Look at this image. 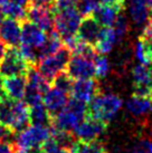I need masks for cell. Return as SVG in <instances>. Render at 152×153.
<instances>
[{"mask_svg":"<svg viewBox=\"0 0 152 153\" xmlns=\"http://www.w3.org/2000/svg\"><path fill=\"white\" fill-rule=\"evenodd\" d=\"M51 136V128L31 125L17 133L13 141L15 153H40L42 146Z\"/></svg>","mask_w":152,"mask_h":153,"instance_id":"cell-1","label":"cell"},{"mask_svg":"<svg viewBox=\"0 0 152 153\" xmlns=\"http://www.w3.org/2000/svg\"><path fill=\"white\" fill-rule=\"evenodd\" d=\"M123 101L113 93H98L89 105V116L100 120L105 124L110 123L122 108Z\"/></svg>","mask_w":152,"mask_h":153,"instance_id":"cell-2","label":"cell"},{"mask_svg":"<svg viewBox=\"0 0 152 153\" xmlns=\"http://www.w3.org/2000/svg\"><path fill=\"white\" fill-rule=\"evenodd\" d=\"M89 107L86 103L78 101L76 98L69 100L68 104L62 112L53 116L51 128L63 131H74L77 125L87 117Z\"/></svg>","mask_w":152,"mask_h":153,"instance_id":"cell-3","label":"cell"},{"mask_svg":"<svg viewBox=\"0 0 152 153\" xmlns=\"http://www.w3.org/2000/svg\"><path fill=\"white\" fill-rule=\"evenodd\" d=\"M71 57H72V51L67 47L63 46L57 53L46 56L39 60L37 63L38 71L46 79L51 83L58 74L66 69Z\"/></svg>","mask_w":152,"mask_h":153,"instance_id":"cell-4","label":"cell"},{"mask_svg":"<svg viewBox=\"0 0 152 153\" xmlns=\"http://www.w3.org/2000/svg\"><path fill=\"white\" fill-rule=\"evenodd\" d=\"M82 22V15L75 8L60 10L56 13L54 20V28L62 37V39L76 36Z\"/></svg>","mask_w":152,"mask_h":153,"instance_id":"cell-5","label":"cell"},{"mask_svg":"<svg viewBox=\"0 0 152 153\" xmlns=\"http://www.w3.org/2000/svg\"><path fill=\"white\" fill-rule=\"evenodd\" d=\"M106 124L100 120L89 116L80 122L74 130V135L78 142H93L104 134Z\"/></svg>","mask_w":152,"mask_h":153,"instance_id":"cell-6","label":"cell"},{"mask_svg":"<svg viewBox=\"0 0 152 153\" xmlns=\"http://www.w3.org/2000/svg\"><path fill=\"white\" fill-rule=\"evenodd\" d=\"M29 65L22 59L17 47H11L0 63V74L4 77H11L17 75H26Z\"/></svg>","mask_w":152,"mask_h":153,"instance_id":"cell-7","label":"cell"},{"mask_svg":"<svg viewBox=\"0 0 152 153\" xmlns=\"http://www.w3.org/2000/svg\"><path fill=\"white\" fill-rule=\"evenodd\" d=\"M66 73L73 79H89L95 76L94 62L80 55H73L68 62Z\"/></svg>","mask_w":152,"mask_h":153,"instance_id":"cell-8","label":"cell"},{"mask_svg":"<svg viewBox=\"0 0 152 153\" xmlns=\"http://www.w3.org/2000/svg\"><path fill=\"white\" fill-rule=\"evenodd\" d=\"M27 18L29 19L30 22L38 26L46 33L51 31L54 28L55 17L53 15V11L51 10V7L33 4L27 10Z\"/></svg>","mask_w":152,"mask_h":153,"instance_id":"cell-9","label":"cell"},{"mask_svg":"<svg viewBox=\"0 0 152 153\" xmlns=\"http://www.w3.org/2000/svg\"><path fill=\"white\" fill-rule=\"evenodd\" d=\"M68 102H69L68 93L57 88L55 86L49 87V89L42 97V103L51 116H55L59 112H62L66 107Z\"/></svg>","mask_w":152,"mask_h":153,"instance_id":"cell-10","label":"cell"},{"mask_svg":"<svg viewBox=\"0 0 152 153\" xmlns=\"http://www.w3.org/2000/svg\"><path fill=\"white\" fill-rule=\"evenodd\" d=\"M47 39L46 31L30 22H24L21 26V43L34 47L36 49L42 48Z\"/></svg>","mask_w":152,"mask_h":153,"instance_id":"cell-11","label":"cell"},{"mask_svg":"<svg viewBox=\"0 0 152 153\" xmlns=\"http://www.w3.org/2000/svg\"><path fill=\"white\" fill-rule=\"evenodd\" d=\"M98 93V85L92 78L89 79H77L73 83V87L71 91L73 98L84 103H89L93 97Z\"/></svg>","mask_w":152,"mask_h":153,"instance_id":"cell-12","label":"cell"},{"mask_svg":"<svg viewBox=\"0 0 152 153\" xmlns=\"http://www.w3.org/2000/svg\"><path fill=\"white\" fill-rule=\"evenodd\" d=\"M0 38L9 47H17L21 43L20 22L7 18L0 26Z\"/></svg>","mask_w":152,"mask_h":153,"instance_id":"cell-13","label":"cell"},{"mask_svg":"<svg viewBox=\"0 0 152 153\" xmlns=\"http://www.w3.org/2000/svg\"><path fill=\"white\" fill-rule=\"evenodd\" d=\"M27 87V77L26 75H17V76L6 77L4 81V95L13 101L24 100Z\"/></svg>","mask_w":152,"mask_h":153,"instance_id":"cell-14","label":"cell"},{"mask_svg":"<svg viewBox=\"0 0 152 153\" xmlns=\"http://www.w3.org/2000/svg\"><path fill=\"white\" fill-rule=\"evenodd\" d=\"M100 27H101V25L97 22V20L93 16H87L84 19H82L77 36L80 40L91 44V45H94L96 43L97 37H98L100 31H101Z\"/></svg>","mask_w":152,"mask_h":153,"instance_id":"cell-15","label":"cell"},{"mask_svg":"<svg viewBox=\"0 0 152 153\" xmlns=\"http://www.w3.org/2000/svg\"><path fill=\"white\" fill-rule=\"evenodd\" d=\"M29 105L22 101H15L13 104V120L10 128L16 134L29 126Z\"/></svg>","mask_w":152,"mask_h":153,"instance_id":"cell-16","label":"cell"},{"mask_svg":"<svg viewBox=\"0 0 152 153\" xmlns=\"http://www.w3.org/2000/svg\"><path fill=\"white\" fill-rule=\"evenodd\" d=\"M118 39L116 33L112 27H103L100 31V35L97 37L96 43L94 44V47L98 54L106 55L111 53L114 45L118 43Z\"/></svg>","mask_w":152,"mask_h":153,"instance_id":"cell-17","label":"cell"},{"mask_svg":"<svg viewBox=\"0 0 152 153\" xmlns=\"http://www.w3.org/2000/svg\"><path fill=\"white\" fill-rule=\"evenodd\" d=\"M129 13L135 25L143 26L150 19V8L145 0H130Z\"/></svg>","mask_w":152,"mask_h":153,"instance_id":"cell-18","label":"cell"},{"mask_svg":"<svg viewBox=\"0 0 152 153\" xmlns=\"http://www.w3.org/2000/svg\"><path fill=\"white\" fill-rule=\"evenodd\" d=\"M121 11H123V8H118L111 4H104L97 8L96 11L93 13V17L102 27H112Z\"/></svg>","mask_w":152,"mask_h":153,"instance_id":"cell-19","label":"cell"},{"mask_svg":"<svg viewBox=\"0 0 152 153\" xmlns=\"http://www.w3.org/2000/svg\"><path fill=\"white\" fill-rule=\"evenodd\" d=\"M127 110L133 116H144L152 111V100L133 94L127 101Z\"/></svg>","mask_w":152,"mask_h":153,"instance_id":"cell-20","label":"cell"},{"mask_svg":"<svg viewBox=\"0 0 152 153\" xmlns=\"http://www.w3.org/2000/svg\"><path fill=\"white\" fill-rule=\"evenodd\" d=\"M29 119L30 123L33 125L51 128L53 116L49 114V112L42 102L29 106Z\"/></svg>","mask_w":152,"mask_h":153,"instance_id":"cell-21","label":"cell"},{"mask_svg":"<svg viewBox=\"0 0 152 153\" xmlns=\"http://www.w3.org/2000/svg\"><path fill=\"white\" fill-rule=\"evenodd\" d=\"M64 46L63 39L59 36V34L57 31H49V35L47 36V39L45 44L42 45V48H39V57L40 59L46 57V56L53 55ZM39 59V60H40Z\"/></svg>","mask_w":152,"mask_h":153,"instance_id":"cell-22","label":"cell"},{"mask_svg":"<svg viewBox=\"0 0 152 153\" xmlns=\"http://www.w3.org/2000/svg\"><path fill=\"white\" fill-rule=\"evenodd\" d=\"M1 11L4 16L18 22H22L25 20V18H27V10L25 7L15 4L11 0H7L4 4H1Z\"/></svg>","mask_w":152,"mask_h":153,"instance_id":"cell-23","label":"cell"},{"mask_svg":"<svg viewBox=\"0 0 152 153\" xmlns=\"http://www.w3.org/2000/svg\"><path fill=\"white\" fill-rule=\"evenodd\" d=\"M134 55L135 58L140 62V64L147 66L152 64V51L150 48V44L142 38H139V40L135 44Z\"/></svg>","mask_w":152,"mask_h":153,"instance_id":"cell-24","label":"cell"},{"mask_svg":"<svg viewBox=\"0 0 152 153\" xmlns=\"http://www.w3.org/2000/svg\"><path fill=\"white\" fill-rule=\"evenodd\" d=\"M13 104L15 101L7 96L0 98V122L8 128L11 126L13 120Z\"/></svg>","mask_w":152,"mask_h":153,"instance_id":"cell-25","label":"cell"},{"mask_svg":"<svg viewBox=\"0 0 152 153\" xmlns=\"http://www.w3.org/2000/svg\"><path fill=\"white\" fill-rule=\"evenodd\" d=\"M73 153H107L104 145L97 141L93 142H77Z\"/></svg>","mask_w":152,"mask_h":153,"instance_id":"cell-26","label":"cell"},{"mask_svg":"<svg viewBox=\"0 0 152 153\" xmlns=\"http://www.w3.org/2000/svg\"><path fill=\"white\" fill-rule=\"evenodd\" d=\"M94 62V68H95V76L98 78H104L109 75L111 71V64L109 59L104 55L95 56L93 59Z\"/></svg>","mask_w":152,"mask_h":153,"instance_id":"cell-27","label":"cell"},{"mask_svg":"<svg viewBox=\"0 0 152 153\" xmlns=\"http://www.w3.org/2000/svg\"><path fill=\"white\" fill-rule=\"evenodd\" d=\"M114 30L116 33V36H118V42H121L122 39H124V37L127 35L129 33V29H130V26H129V22H127V17L123 15V13H118L116 20L114 22Z\"/></svg>","mask_w":152,"mask_h":153,"instance_id":"cell-28","label":"cell"},{"mask_svg":"<svg viewBox=\"0 0 152 153\" xmlns=\"http://www.w3.org/2000/svg\"><path fill=\"white\" fill-rule=\"evenodd\" d=\"M100 1L101 0H78V2H77L78 11L80 13V15H83L85 17L93 16V13L101 6Z\"/></svg>","mask_w":152,"mask_h":153,"instance_id":"cell-29","label":"cell"},{"mask_svg":"<svg viewBox=\"0 0 152 153\" xmlns=\"http://www.w3.org/2000/svg\"><path fill=\"white\" fill-rule=\"evenodd\" d=\"M51 83L54 84L55 87L62 89V91H64V92H66V93H68V94L71 93V91H72L73 78L68 75L67 73L62 72L60 74H58V75L53 79Z\"/></svg>","mask_w":152,"mask_h":153,"instance_id":"cell-30","label":"cell"},{"mask_svg":"<svg viewBox=\"0 0 152 153\" xmlns=\"http://www.w3.org/2000/svg\"><path fill=\"white\" fill-rule=\"evenodd\" d=\"M78 0H55L54 1V8L57 11L60 10H65V9L74 8L75 6H77Z\"/></svg>","mask_w":152,"mask_h":153,"instance_id":"cell-31","label":"cell"},{"mask_svg":"<svg viewBox=\"0 0 152 153\" xmlns=\"http://www.w3.org/2000/svg\"><path fill=\"white\" fill-rule=\"evenodd\" d=\"M13 134L16 133L11 128L0 122V142H8V140L13 137Z\"/></svg>","mask_w":152,"mask_h":153,"instance_id":"cell-32","label":"cell"},{"mask_svg":"<svg viewBox=\"0 0 152 153\" xmlns=\"http://www.w3.org/2000/svg\"><path fill=\"white\" fill-rule=\"evenodd\" d=\"M140 38H142L148 43H152V18L149 19V22L144 25L143 31Z\"/></svg>","mask_w":152,"mask_h":153,"instance_id":"cell-33","label":"cell"},{"mask_svg":"<svg viewBox=\"0 0 152 153\" xmlns=\"http://www.w3.org/2000/svg\"><path fill=\"white\" fill-rule=\"evenodd\" d=\"M0 153H15L13 144L10 142H0Z\"/></svg>","mask_w":152,"mask_h":153,"instance_id":"cell-34","label":"cell"},{"mask_svg":"<svg viewBox=\"0 0 152 153\" xmlns=\"http://www.w3.org/2000/svg\"><path fill=\"white\" fill-rule=\"evenodd\" d=\"M104 4H111V6H115L118 8H123L125 7V0H101Z\"/></svg>","mask_w":152,"mask_h":153,"instance_id":"cell-35","label":"cell"},{"mask_svg":"<svg viewBox=\"0 0 152 153\" xmlns=\"http://www.w3.org/2000/svg\"><path fill=\"white\" fill-rule=\"evenodd\" d=\"M7 53H8V46H7V44L4 43L2 39L0 38V63L6 57Z\"/></svg>","mask_w":152,"mask_h":153,"instance_id":"cell-36","label":"cell"},{"mask_svg":"<svg viewBox=\"0 0 152 153\" xmlns=\"http://www.w3.org/2000/svg\"><path fill=\"white\" fill-rule=\"evenodd\" d=\"M55 0H30V2L36 6H45V7H51Z\"/></svg>","mask_w":152,"mask_h":153,"instance_id":"cell-37","label":"cell"},{"mask_svg":"<svg viewBox=\"0 0 152 153\" xmlns=\"http://www.w3.org/2000/svg\"><path fill=\"white\" fill-rule=\"evenodd\" d=\"M11 1L15 2V4H20V6L25 7V8L30 4V0H11Z\"/></svg>","mask_w":152,"mask_h":153,"instance_id":"cell-38","label":"cell"},{"mask_svg":"<svg viewBox=\"0 0 152 153\" xmlns=\"http://www.w3.org/2000/svg\"><path fill=\"white\" fill-rule=\"evenodd\" d=\"M145 2H147L148 7L150 8V11L152 13V0H145Z\"/></svg>","mask_w":152,"mask_h":153,"instance_id":"cell-39","label":"cell"},{"mask_svg":"<svg viewBox=\"0 0 152 153\" xmlns=\"http://www.w3.org/2000/svg\"><path fill=\"white\" fill-rule=\"evenodd\" d=\"M148 152L152 153V141H149L148 143Z\"/></svg>","mask_w":152,"mask_h":153,"instance_id":"cell-40","label":"cell"},{"mask_svg":"<svg viewBox=\"0 0 152 153\" xmlns=\"http://www.w3.org/2000/svg\"><path fill=\"white\" fill-rule=\"evenodd\" d=\"M2 22H4V13H2V11H1V9H0V26H1Z\"/></svg>","mask_w":152,"mask_h":153,"instance_id":"cell-41","label":"cell"},{"mask_svg":"<svg viewBox=\"0 0 152 153\" xmlns=\"http://www.w3.org/2000/svg\"><path fill=\"white\" fill-rule=\"evenodd\" d=\"M6 1H7V0H0V6H1V4H4Z\"/></svg>","mask_w":152,"mask_h":153,"instance_id":"cell-42","label":"cell"}]
</instances>
